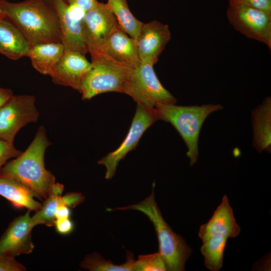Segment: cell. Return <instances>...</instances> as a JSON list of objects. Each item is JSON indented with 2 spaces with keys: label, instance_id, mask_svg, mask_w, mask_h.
<instances>
[{
  "label": "cell",
  "instance_id": "cell-1",
  "mask_svg": "<svg viewBox=\"0 0 271 271\" xmlns=\"http://www.w3.org/2000/svg\"><path fill=\"white\" fill-rule=\"evenodd\" d=\"M5 16L21 31L31 46L60 42L59 20L49 0H25L17 3L0 0Z\"/></svg>",
  "mask_w": 271,
  "mask_h": 271
},
{
  "label": "cell",
  "instance_id": "cell-2",
  "mask_svg": "<svg viewBox=\"0 0 271 271\" xmlns=\"http://www.w3.org/2000/svg\"><path fill=\"white\" fill-rule=\"evenodd\" d=\"M51 145L45 127L40 126L27 149L2 167L0 178L18 181L31 190L39 200L46 199L55 183V176L44 164L45 151Z\"/></svg>",
  "mask_w": 271,
  "mask_h": 271
},
{
  "label": "cell",
  "instance_id": "cell-3",
  "mask_svg": "<svg viewBox=\"0 0 271 271\" xmlns=\"http://www.w3.org/2000/svg\"><path fill=\"white\" fill-rule=\"evenodd\" d=\"M154 183L151 194L137 204L107 211L135 210L146 215L153 223L159 240V253L163 258L167 270L183 271L186 261L193 250L185 239L175 233L163 219L155 200Z\"/></svg>",
  "mask_w": 271,
  "mask_h": 271
},
{
  "label": "cell",
  "instance_id": "cell-4",
  "mask_svg": "<svg viewBox=\"0 0 271 271\" xmlns=\"http://www.w3.org/2000/svg\"><path fill=\"white\" fill-rule=\"evenodd\" d=\"M223 108L220 104L180 106L176 104L157 105L155 111L159 120L171 123L186 145L187 156L193 166L198 157V139L201 126L209 115Z\"/></svg>",
  "mask_w": 271,
  "mask_h": 271
},
{
  "label": "cell",
  "instance_id": "cell-5",
  "mask_svg": "<svg viewBox=\"0 0 271 271\" xmlns=\"http://www.w3.org/2000/svg\"><path fill=\"white\" fill-rule=\"evenodd\" d=\"M91 64L82 82L80 93L83 100L90 99L105 92L123 93L125 84L134 68L100 55L91 56Z\"/></svg>",
  "mask_w": 271,
  "mask_h": 271
},
{
  "label": "cell",
  "instance_id": "cell-6",
  "mask_svg": "<svg viewBox=\"0 0 271 271\" xmlns=\"http://www.w3.org/2000/svg\"><path fill=\"white\" fill-rule=\"evenodd\" d=\"M137 103L148 109L160 104H176V98L159 80L153 66L141 63L133 68L123 89Z\"/></svg>",
  "mask_w": 271,
  "mask_h": 271
},
{
  "label": "cell",
  "instance_id": "cell-7",
  "mask_svg": "<svg viewBox=\"0 0 271 271\" xmlns=\"http://www.w3.org/2000/svg\"><path fill=\"white\" fill-rule=\"evenodd\" d=\"M227 17L233 27L249 39L271 49V15L260 9L229 0Z\"/></svg>",
  "mask_w": 271,
  "mask_h": 271
},
{
  "label": "cell",
  "instance_id": "cell-8",
  "mask_svg": "<svg viewBox=\"0 0 271 271\" xmlns=\"http://www.w3.org/2000/svg\"><path fill=\"white\" fill-rule=\"evenodd\" d=\"M39 116L34 96L13 95L0 107V139L13 144L20 129L37 122Z\"/></svg>",
  "mask_w": 271,
  "mask_h": 271
},
{
  "label": "cell",
  "instance_id": "cell-9",
  "mask_svg": "<svg viewBox=\"0 0 271 271\" xmlns=\"http://www.w3.org/2000/svg\"><path fill=\"white\" fill-rule=\"evenodd\" d=\"M159 120L155 109H148L137 104V108L129 130L120 146L99 160L97 163L106 168L105 178L111 179L116 172L117 166L130 151L136 149L146 130Z\"/></svg>",
  "mask_w": 271,
  "mask_h": 271
},
{
  "label": "cell",
  "instance_id": "cell-10",
  "mask_svg": "<svg viewBox=\"0 0 271 271\" xmlns=\"http://www.w3.org/2000/svg\"><path fill=\"white\" fill-rule=\"evenodd\" d=\"M59 20L61 43L64 51H75L84 55L88 53L84 39L82 20L85 13L69 5L65 0H49Z\"/></svg>",
  "mask_w": 271,
  "mask_h": 271
},
{
  "label": "cell",
  "instance_id": "cell-11",
  "mask_svg": "<svg viewBox=\"0 0 271 271\" xmlns=\"http://www.w3.org/2000/svg\"><path fill=\"white\" fill-rule=\"evenodd\" d=\"M82 25L84 39L90 55L99 50L114 29L119 26L107 3L100 2L85 14Z\"/></svg>",
  "mask_w": 271,
  "mask_h": 271
},
{
  "label": "cell",
  "instance_id": "cell-12",
  "mask_svg": "<svg viewBox=\"0 0 271 271\" xmlns=\"http://www.w3.org/2000/svg\"><path fill=\"white\" fill-rule=\"evenodd\" d=\"M171 38L167 25L157 21L144 23L134 40L141 63L154 66Z\"/></svg>",
  "mask_w": 271,
  "mask_h": 271
},
{
  "label": "cell",
  "instance_id": "cell-13",
  "mask_svg": "<svg viewBox=\"0 0 271 271\" xmlns=\"http://www.w3.org/2000/svg\"><path fill=\"white\" fill-rule=\"evenodd\" d=\"M30 211L15 218L0 238V255L15 257L29 254L34 248L31 231L34 227Z\"/></svg>",
  "mask_w": 271,
  "mask_h": 271
},
{
  "label": "cell",
  "instance_id": "cell-14",
  "mask_svg": "<svg viewBox=\"0 0 271 271\" xmlns=\"http://www.w3.org/2000/svg\"><path fill=\"white\" fill-rule=\"evenodd\" d=\"M91 65L85 55L75 51H64L49 76L54 83L70 87L80 93L83 79Z\"/></svg>",
  "mask_w": 271,
  "mask_h": 271
},
{
  "label": "cell",
  "instance_id": "cell-15",
  "mask_svg": "<svg viewBox=\"0 0 271 271\" xmlns=\"http://www.w3.org/2000/svg\"><path fill=\"white\" fill-rule=\"evenodd\" d=\"M100 55L118 64L132 68L138 67L140 61L135 41L119 26L112 32L99 50L91 56Z\"/></svg>",
  "mask_w": 271,
  "mask_h": 271
},
{
  "label": "cell",
  "instance_id": "cell-16",
  "mask_svg": "<svg viewBox=\"0 0 271 271\" xmlns=\"http://www.w3.org/2000/svg\"><path fill=\"white\" fill-rule=\"evenodd\" d=\"M240 231V228L236 222L232 209L225 195L212 217L200 226L198 236L203 242L216 236L235 237Z\"/></svg>",
  "mask_w": 271,
  "mask_h": 271
},
{
  "label": "cell",
  "instance_id": "cell-17",
  "mask_svg": "<svg viewBox=\"0 0 271 271\" xmlns=\"http://www.w3.org/2000/svg\"><path fill=\"white\" fill-rule=\"evenodd\" d=\"M31 46L21 31L5 16L0 18V53L12 60L28 56Z\"/></svg>",
  "mask_w": 271,
  "mask_h": 271
},
{
  "label": "cell",
  "instance_id": "cell-18",
  "mask_svg": "<svg viewBox=\"0 0 271 271\" xmlns=\"http://www.w3.org/2000/svg\"><path fill=\"white\" fill-rule=\"evenodd\" d=\"M0 195L17 208H26L31 211L40 209L42 203L37 201V196L27 187L14 180L0 178Z\"/></svg>",
  "mask_w": 271,
  "mask_h": 271
},
{
  "label": "cell",
  "instance_id": "cell-19",
  "mask_svg": "<svg viewBox=\"0 0 271 271\" xmlns=\"http://www.w3.org/2000/svg\"><path fill=\"white\" fill-rule=\"evenodd\" d=\"M270 103L267 97L252 112L253 145L258 152H270Z\"/></svg>",
  "mask_w": 271,
  "mask_h": 271
},
{
  "label": "cell",
  "instance_id": "cell-20",
  "mask_svg": "<svg viewBox=\"0 0 271 271\" xmlns=\"http://www.w3.org/2000/svg\"><path fill=\"white\" fill-rule=\"evenodd\" d=\"M64 52V47L60 42L44 43L31 46L28 57L37 71L49 75Z\"/></svg>",
  "mask_w": 271,
  "mask_h": 271
},
{
  "label": "cell",
  "instance_id": "cell-21",
  "mask_svg": "<svg viewBox=\"0 0 271 271\" xmlns=\"http://www.w3.org/2000/svg\"><path fill=\"white\" fill-rule=\"evenodd\" d=\"M64 190V186L59 183H54L51 188L48 197L45 199L41 208L35 211L31 217V221L33 226L43 224L48 227L55 225L56 218L55 212L61 204L62 194Z\"/></svg>",
  "mask_w": 271,
  "mask_h": 271
},
{
  "label": "cell",
  "instance_id": "cell-22",
  "mask_svg": "<svg viewBox=\"0 0 271 271\" xmlns=\"http://www.w3.org/2000/svg\"><path fill=\"white\" fill-rule=\"evenodd\" d=\"M107 4L114 14L119 28L135 40L144 24L130 11L126 0H107Z\"/></svg>",
  "mask_w": 271,
  "mask_h": 271
},
{
  "label": "cell",
  "instance_id": "cell-23",
  "mask_svg": "<svg viewBox=\"0 0 271 271\" xmlns=\"http://www.w3.org/2000/svg\"><path fill=\"white\" fill-rule=\"evenodd\" d=\"M227 238L225 236H216L203 242L200 251L206 268L212 271H218L222 267Z\"/></svg>",
  "mask_w": 271,
  "mask_h": 271
},
{
  "label": "cell",
  "instance_id": "cell-24",
  "mask_svg": "<svg viewBox=\"0 0 271 271\" xmlns=\"http://www.w3.org/2000/svg\"><path fill=\"white\" fill-rule=\"evenodd\" d=\"M126 258L124 263L117 265L112 263L110 260H105L99 253L93 252L87 255L80 263V266L90 271H133V253L126 250Z\"/></svg>",
  "mask_w": 271,
  "mask_h": 271
},
{
  "label": "cell",
  "instance_id": "cell-25",
  "mask_svg": "<svg viewBox=\"0 0 271 271\" xmlns=\"http://www.w3.org/2000/svg\"><path fill=\"white\" fill-rule=\"evenodd\" d=\"M132 268L133 271H165V262L159 252L139 256L134 260Z\"/></svg>",
  "mask_w": 271,
  "mask_h": 271
},
{
  "label": "cell",
  "instance_id": "cell-26",
  "mask_svg": "<svg viewBox=\"0 0 271 271\" xmlns=\"http://www.w3.org/2000/svg\"><path fill=\"white\" fill-rule=\"evenodd\" d=\"M22 152L17 149L14 144L0 139V171L8 160L18 157Z\"/></svg>",
  "mask_w": 271,
  "mask_h": 271
},
{
  "label": "cell",
  "instance_id": "cell-27",
  "mask_svg": "<svg viewBox=\"0 0 271 271\" xmlns=\"http://www.w3.org/2000/svg\"><path fill=\"white\" fill-rule=\"evenodd\" d=\"M26 267L14 257L0 255V271H25Z\"/></svg>",
  "mask_w": 271,
  "mask_h": 271
},
{
  "label": "cell",
  "instance_id": "cell-28",
  "mask_svg": "<svg viewBox=\"0 0 271 271\" xmlns=\"http://www.w3.org/2000/svg\"><path fill=\"white\" fill-rule=\"evenodd\" d=\"M84 199V196L80 193H68L62 196L63 204L70 208H74Z\"/></svg>",
  "mask_w": 271,
  "mask_h": 271
},
{
  "label": "cell",
  "instance_id": "cell-29",
  "mask_svg": "<svg viewBox=\"0 0 271 271\" xmlns=\"http://www.w3.org/2000/svg\"><path fill=\"white\" fill-rule=\"evenodd\" d=\"M263 11L271 15V0H234Z\"/></svg>",
  "mask_w": 271,
  "mask_h": 271
},
{
  "label": "cell",
  "instance_id": "cell-30",
  "mask_svg": "<svg viewBox=\"0 0 271 271\" xmlns=\"http://www.w3.org/2000/svg\"><path fill=\"white\" fill-rule=\"evenodd\" d=\"M54 226L57 232L62 234L70 233L74 227L73 223L69 218L56 219Z\"/></svg>",
  "mask_w": 271,
  "mask_h": 271
},
{
  "label": "cell",
  "instance_id": "cell-31",
  "mask_svg": "<svg viewBox=\"0 0 271 271\" xmlns=\"http://www.w3.org/2000/svg\"><path fill=\"white\" fill-rule=\"evenodd\" d=\"M69 5H74L85 13L95 7L99 3L97 0H66Z\"/></svg>",
  "mask_w": 271,
  "mask_h": 271
},
{
  "label": "cell",
  "instance_id": "cell-32",
  "mask_svg": "<svg viewBox=\"0 0 271 271\" xmlns=\"http://www.w3.org/2000/svg\"><path fill=\"white\" fill-rule=\"evenodd\" d=\"M71 214V211L69 207L61 204L58 207L55 214L56 219L69 218Z\"/></svg>",
  "mask_w": 271,
  "mask_h": 271
},
{
  "label": "cell",
  "instance_id": "cell-33",
  "mask_svg": "<svg viewBox=\"0 0 271 271\" xmlns=\"http://www.w3.org/2000/svg\"><path fill=\"white\" fill-rule=\"evenodd\" d=\"M12 90L0 87V107L2 106L13 95Z\"/></svg>",
  "mask_w": 271,
  "mask_h": 271
},
{
  "label": "cell",
  "instance_id": "cell-34",
  "mask_svg": "<svg viewBox=\"0 0 271 271\" xmlns=\"http://www.w3.org/2000/svg\"><path fill=\"white\" fill-rule=\"evenodd\" d=\"M5 17V15L1 8V7H0V18H2V17Z\"/></svg>",
  "mask_w": 271,
  "mask_h": 271
}]
</instances>
